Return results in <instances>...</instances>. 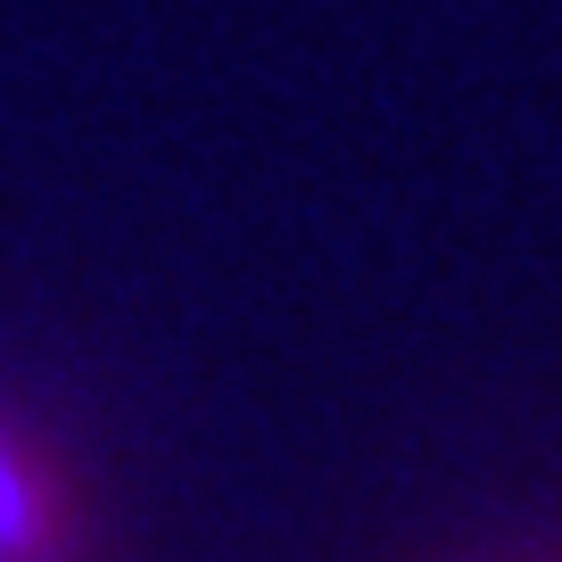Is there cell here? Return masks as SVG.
Returning a JSON list of instances; mask_svg holds the SVG:
<instances>
[{
  "instance_id": "cell-1",
  "label": "cell",
  "mask_w": 562,
  "mask_h": 562,
  "mask_svg": "<svg viewBox=\"0 0 562 562\" xmlns=\"http://www.w3.org/2000/svg\"><path fill=\"white\" fill-rule=\"evenodd\" d=\"M0 562H75L67 480L18 430H0Z\"/></svg>"
}]
</instances>
